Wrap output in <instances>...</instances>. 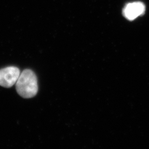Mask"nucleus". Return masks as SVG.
I'll use <instances>...</instances> for the list:
<instances>
[{
    "mask_svg": "<svg viewBox=\"0 0 149 149\" xmlns=\"http://www.w3.org/2000/svg\"><path fill=\"white\" fill-rule=\"evenodd\" d=\"M17 93L24 98H31L36 96L38 91L37 79L31 70L22 71L16 83Z\"/></svg>",
    "mask_w": 149,
    "mask_h": 149,
    "instance_id": "obj_1",
    "label": "nucleus"
},
{
    "mask_svg": "<svg viewBox=\"0 0 149 149\" xmlns=\"http://www.w3.org/2000/svg\"><path fill=\"white\" fill-rule=\"evenodd\" d=\"M21 74L19 69L15 66H9L0 70V86L9 88L14 85Z\"/></svg>",
    "mask_w": 149,
    "mask_h": 149,
    "instance_id": "obj_2",
    "label": "nucleus"
},
{
    "mask_svg": "<svg viewBox=\"0 0 149 149\" xmlns=\"http://www.w3.org/2000/svg\"><path fill=\"white\" fill-rule=\"evenodd\" d=\"M145 12V6L141 2H134L128 3L123 9V13L127 19L133 21Z\"/></svg>",
    "mask_w": 149,
    "mask_h": 149,
    "instance_id": "obj_3",
    "label": "nucleus"
}]
</instances>
